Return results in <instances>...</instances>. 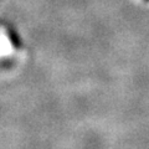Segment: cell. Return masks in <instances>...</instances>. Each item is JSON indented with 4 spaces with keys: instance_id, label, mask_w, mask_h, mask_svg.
Masks as SVG:
<instances>
[{
    "instance_id": "6da1fadb",
    "label": "cell",
    "mask_w": 149,
    "mask_h": 149,
    "mask_svg": "<svg viewBox=\"0 0 149 149\" xmlns=\"http://www.w3.org/2000/svg\"><path fill=\"white\" fill-rule=\"evenodd\" d=\"M144 1H147V3H148V1H149V0H144Z\"/></svg>"
}]
</instances>
